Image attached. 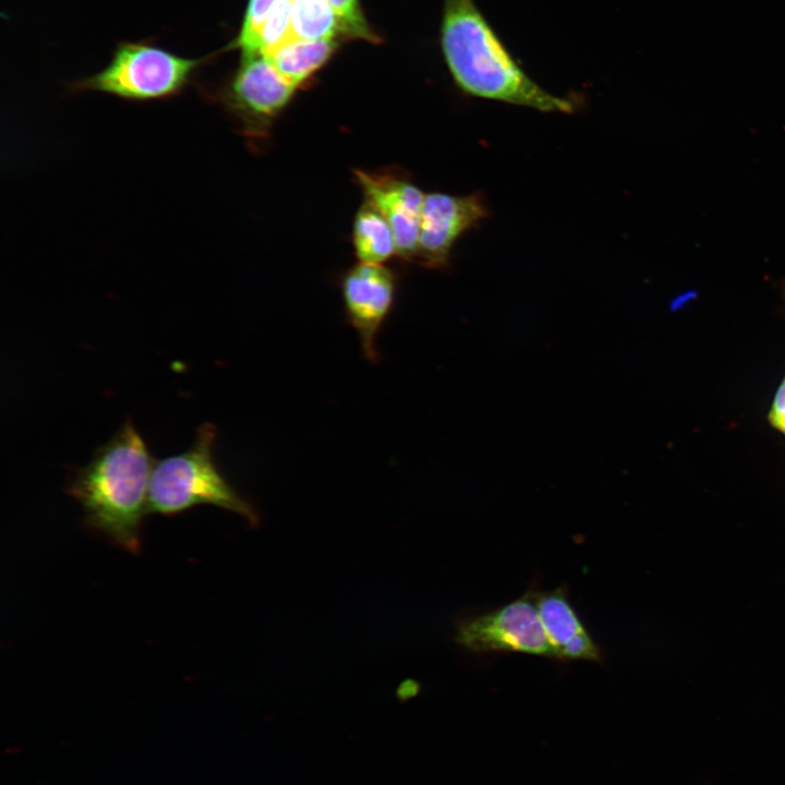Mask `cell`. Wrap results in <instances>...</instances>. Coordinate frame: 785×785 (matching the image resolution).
I'll return each instance as SVG.
<instances>
[{
	"label": "cell",
	"instance_id": "obj_4",
	"mask_svg": "<svg viewBox=\"0 0 785 785\" xmlns=\"http://www.w3.org/2000/svg\"><path fill=\"white\" fill-rule=\"evenodd\" d=\"M208 60L182 57L148 40L123 41L102 70L73 82L71 89L130 101L164 100L181 94Z\"/></svg>",
	"mask_w": 785,
	"mask_h": 785
},
{
	"label": "cell",
	"instance_id": "obj_3",
	"mask_svg": "<svg viewBox=\"0 0 785 785\" xmlns=\"http://www.w3.org/2000/svg\"><path fill=\"white\" fill-rule=\"evenodd\" d=\"M216 427L202 423L185 451L159 460L149 480L147 514L171 516L197 505L209 504L258 522L252 505L228 483L213 460Z\"/></svg>",
	"mask_w": 785,
	"mask_h": 785
},
{
	"label": "cell",
	"instance_id": "obj_5",
	"mask_svg": "<svg viewBox=\"0 0 785 785\" xmlns=\"http://www.w3.org/2000/svg\"><path fill=\"white\" fill-rule=\"evenodd\" d=\"M298 87L285 80L262 55L242 56L232 76L213 94L251 141L268 135L270 125Z\"/></svg>",
	"mask_w": 785,
	"mask_h": 785
},
{
	"label": "cell",
	"instance_id": "obj_14",
	"mask_svg": "<svg viewBox=\"0 0 785 785\" xmlns=\"http://www.w3.org/2000/svg\"><path fill=\"white\" fill-rule=\"evenodd\" d=\"M278 0H249L239 34L228 49L242 56L261 53V38L270 11Z\"/></svg>",
	"mask_w": 785,
	"mask_h": 785
},
{
	"label": "cell",
	"instance_id": "obj_17",
	"mask_svg": "<svg viewBox=\"0 0 785 785\" xmlns=\"http://www.w3.org/2000/svg\"><path fill=\"white\" fill-rule=\"evenodd\" d=\"M769 419L777 430L785 433V379L776 392Z\"/></svg>",
	"mask_w": 785,
	"mask_h": 785
},
{
	"label": "cell",
	"instance_id": "obj_11",
	"mask_svg": "<svg viewBox=\"0 0 785 785\" xmlns=\"http://www.w3.org/2000/svg\"><path fill=\"white\" fill-rule=\"evenodd\" d=\"M334 40L291 38L263 55L289 83L300 88L331 57Z\"/></svg>",
	"mask_w": 785,
	"mask_h": 785
},
{
	"label": "cell",
	"instance_id": "obj_9",
	"mask_svg": "<svg viewBox=\"0 0 785 785\" xmlns=\"http://www.w3.org/2000/svg\"><path fill=\"white\" fill-rule=\"evenodd\" d=\"M364 201L373 205L389 224L403 261L418 257L420 217L425 193L401 173L381 170L353 172Z\"/></svg>",
	"mask_w": 785,
	"mask_h": 785
},
{
	"label": "cell",
	"instance_id": "obj_2",
	"mask_svg": "<svg viewBox=\"0 0 785 785\" xmlns=\"http://www.w3.org/2000/svg\"><path fill=\"white\" fill-rule=\"evenodd\" d=\"M153 467L142 436L126 419L87 464L73 472L67 491L82 505L89 529L137 553Z\"/></svg>",
	"mask_w": 785,
	"mask_h": 785
},
{
	"label": "cell",
	"instance_id": "obj_8",
	"mask_svg": "<svg viewBox=\"0 0 785 785\" xmlns=\"http://www.w3.org/2000/svg\"><path fill=\"white\" fill-rule=\"evenodd\" d=\"M488 215L480 193L451 195L433 192L424 196L416 259L428 268H444L454 244Z\"/></svg>",
	"mask_w": 785,
	"mask_h": 785
},
{
	"label": "cell",
	"instance_id": "obj_12",
	"mask_svg": "<svg viewBox=\"0 0 785 785\" xmlns=\"http://www.w3.org/2000/svg\"><path fill=\"white\" fill-rule=\"evenodd\" d=\"M352 245L361 263L384 264L397 255L396 241L389 224L373 205L365 201L353 219Z\"/></svg>",
	"mask_w": 785,
	"mask_h": 785
},
{
	"label": "cell",
	"instance_id": "obj_13",
	"mask_svg": "<svg viewBox=\"0 0 785 785\" xmlns=\"http://www.w3.org/2000/svg\"><path fill=\"white\" fill-rule=\"evenodd\" d=\"M339 32H341L340 24L325 0L292 1L291 38L334 40Z\"/></svg>",
	"mask_w": 785,
	"mask_h": 785
},
{
	"label": "cell",
	"instance_id": "obj_1",
	"mask_svg": "<svg viewBox=\"0 0 785 785\" xmlns=\"http://www.w3.org/2000/svg\"><path fill=\"white\" fill-rule=\"evenodd\" d=\"M440 46L466 94L543 112L575 110L573 102L548 93L520 68L473 0H444Z\"/></svg>",
	"mask_w": 785,
	"mask_h": 785
},
{
	"label": "cell",
	"instance_id": "obj_10",
	"mask_svg": "<svg viewBox=\"0 0 785 785\" xmlns=\"http://www.w3.org/2000/svg\"><path fill=\"white\" fill-rule=\"evenodd\" d=\"M538 613L555 657L602 661V652L588 632L563 588L534 592Z\"/></svg>",
	"mask_w": 785,
	"mask_h": 785
},
{
	"label": "cell",
	"instance_id": "obj_6",
	"mask_svg": "<svg viewBox=\"0 0 785 785\" xmlns=\"http://www.w3.org/2000/svg\"><path fill=\"white\" fill-rule=\"evenodd\" d=\"M456 642L478 653L519 652L555 657L541 623L534 592L485 614L461 620Z\"/></svg>",
	"mask_w": 785,
	"mask_h": 785
},
{
	"label": "cell",
	"instance_id": "obj_7",
	"mask_svg": "<svg viewBox=\"0 0 785 785\" xmlns=\"http://www.w3.org/2000/svg\"><path fill=\"white\" fill-rule=\"evenodd\" d=\"M340 289L348 322L365 358L375 362L378 335L395 303L397 276L384 264L358 262L342 275Z\"/></svg>",
	"mask_w": 785,
	"mask_h": 785
},
{
	"label": "cell",
	"instance_id": "obj_15",
	"mask_svg": "<svg viewBox=\"0 0 785 785\" xmlns=\"http://www.w3.org/2000/svg\"><path fill=\"white\" fill-rule=\"evenodd\" d=\"M293 0H278L273 7L261 38V53L265 55L291 39V8Z\"/></svg>",
	"mask_w": 785,
	"mask_h": 785
},
{
	"label": "cell",
	"instance_id": "obj_16",
	"mask_svg": "<svg viewBox=\"0 0 785 785\" xmlns=\"http://www.w3.org/2000/svg\"><path fill=\"white\" fill-rule=\"evenodd\" d=\"M334 11L346 35L376 43L377 36L372 32L365 20L358 0H325Z\"/></svg>",
	"mask_w": 785,
	"mask_h": 785
}]
</instances>
